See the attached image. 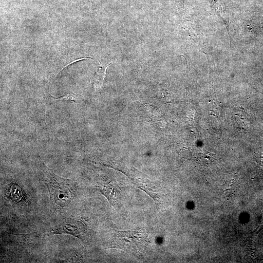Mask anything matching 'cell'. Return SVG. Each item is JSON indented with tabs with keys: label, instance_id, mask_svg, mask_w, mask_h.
Segmentation results:
<instances>
[{
	"label": "cell",
	"instance_id": "2",
	"mask_svg": "<svg viewBox=\"0 0 263 263\" xmlns=\"http://www.w3.org/2000/svg\"><path fill=\"white\" fill-rule=\"evenodd\" d=\"M86 231L84 223L79 221L68 220L52 228L51 232L54 234H67L80 238Z\"/></svg>",
	"mask_w": 263,
	"mask_h": 263
},
{
	"label": "cell",
	"instance_id": "4",
	"mask_svg": "<svg viewBox=\"0 0 263 263\" xmlns=\"http://www.w3.org/2000/svg\"><path fill=\"white\" fill-rule=\"evenodd\" d=\"M10 198L14 202H20L23 198V191L19 186L17 184H12L9 188Z\"/></svg>",
	"mask_w": 263,
	"mask_h": 263
},
{
	"label": "cell",
	"instance_id": "6",
	"mask_svg": "<svg viewBox=\"0 0 263 263\" xmlns=\"http://www.w3.org/2000/svg\"><path fill=\"white\" fill-rule=\"evenodd\" d=\"M93 59V58L90 57H82V58L77 59L76 60H74V61H71L70 63H69L68 64H67V65H66L65 66L63 67L60 71H62L65 67H67V66H68V65H70V64H72V63H73L74 62H75L76 61H80V60H83V59Z\"/></svg>",
	"mask_w": 263,
	"mask_h": 263
},
{
	"label": "cell",
	"instance_id": "5",
	"mask_svg": "<svg viewBox=\"0 0 263 263\" xmlns=\"http://www.w3.org/2000/svg\"><path fill=\"white\" fill-rule=\"evenodd\" d=\"M51 97L54 99V100H65L68 101H71L74 102H76L78 101L82 100L83 97L80 94H75L74 93H69L64 95H62L58 98H56L50 94Z\"/></svg>",
	"mask_w": 263,
	"mask_h": 263
},
{
	"label": "cell",
	"instance_id": "1",
	"mask_svg": "<svg viewBox=\"0 0 263 263\" xmlns=\"http://www.w3.org/2000/svg\"><path fill=\"white\" fill-rule=\"evenodd\" d=\"M47 187L53 207L62 209L72 201L75 191V183L72 180L61 178L52 171L47 172Z\"/></svg>",
	"mask_w": 263,
	"mask_h": 263
},
{
	"label": "cell",
	"instance_id": "3",
	"mask_svg": "<svg viewBox=\"0 0 263 263\" xmlns=\"http://www.w3.org/2000/svg\"><path fill=\"white\" fill-rule=\"evenodd\" d=\"M100 66L99 70L97 72L94 79V86L95 89H99L102 87L103 84V80L105 77L106 69L109 65H107L106 66H102L100 62Z\"/></svg>",
	"mask_w": 263,
	"mask_h": 263
}]
</instances>
